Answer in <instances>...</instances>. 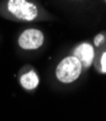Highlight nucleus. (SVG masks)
<instances>
[{
    "instance_id": "39448f33",
    "label": "nucleus",
    "mask_w": 106,
    "mask_h": 121,
    "mask_svg": "<svg viewBox=\"0 0 106 121\" xmlns=\"http://www.w3.org/2000/svg\"><path fill=\"white\" fill-rule=\"evenodd\" d=\"M20 83L22 86L26 89H34L37 86L39 83V78L35 71H30L21 77Z\"/></svg>"
},
{
    "instance_id": "423d86ee",
    "label": "nucleus",
    "mask_w": 106,
    "mask_h": 121,
    "mask_svg": "<svg viewBox=\"0 0 106 121\" xmlns=\"http://www.w3.org/2000/svg\"><path fill=\"white\" fill-rule=\"evenodd\" d=\"M106 53H103L102 56H101V59H100V65H101V70L103 73L106 72Z\"/></svg>"
},
{
    "instance_id": "7ed1b4c3",
    "label": "nucleus",
    "mask_w": 106,
    "mask_h": 121,
    "mask_svg": "<svg viewBox=\"0 0 106 121\" xmlns=\"http://www.w3.org/2000/svg\"><path fill=\"white\" fill-rule=\"evenodd\" d=\"M44 42V36L42 32L35 29H29L24 31L19 37L18 43L23 49L31 50L39 48Z\"/></svg>"
},
{
    "instance_id": "f257e3e1",
    "label": "nucleus",
    "mask_w": 106,
    "mask_h": 121,
    "mask_svg": "<svg viewBox=\"0 0 106 121\" xmlns=\"http://www.w3.org/2000/svg\"><path fill=\"white\" fill-rule=\"evenodd\" d=\"M81 64L75 56L66 57L56 67V78L62 83L69 84L75 81L81 73Z\"/></svg>"
},
{
    "instance_id": "f03ea898",
    "label": "nucleus",
    "mask_w": 106,
    "mask_h": 121,
    "mask_svg": "<svg viewBox=\"0 0 106 121\" xmlns=\"http://www.w3.org/2000/svg\"><path fill=\"white\" fill-rule=\"evenodd\" d=\"M8 10L19 19L31 21L37 16V9L35 4L26 0H9Z\"/></svg>"
},
{
    "instance_id": "0eeeda50",
    "label": "nucleus",
    "mask_w": 106,
    "mask_h": 121,
    "mask_svg": "<svg viewBox=\"0 0 106 121\" xmlns=\"http://www.w3.org/2000/svg\"><path fill=\"white\" fill-rule=\"evenodd\" d=\"M103 39H104V37L102 36V35H98L97 37H96V39H95V45H99V43L103 40Z\"/></svg>"
},
{
    "instance_id": "20e7f679",
    "label": "nucleus",
    "mask_w": 106,
    "mask_h": 121,
    "mask_svg": "<svg viewBox=\"0 0 106 121\" xmlns=\"http://www.w3.org/2000/svg\"><path fill=\"white\" fill-rule=\"evenodd\" d=\"M94 54H95L94 48L89 43L80 44L74 52L75 57L80 62L81 66L84 67H89L91 65L94 59Z\"/></svg>"
}]
</instances>
